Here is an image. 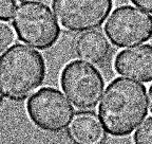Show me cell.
<instances>
[{"instance_id": "obj_1", "label": "cell", "mask_w": 152, "mask_h": 144, "mask_svg": "<svg viewBox=\"0 0 152 144\" xmlns=\"http://www.w3.org/2000/svg\"><path fill=\"white\" fill-rule=\"evenodd\" d=\"M147 113L146 87L127 77H117L108 85L98 107L100 124L113 137L132 134Z\"/></svg>"}, {"instance_id": "obj_2", "label": "cell", "mask_w": 152, "mask_h": 144, "mask_svg": "<svg viewBox=\"0 0 152 144\" xmlns=\"http://www.w3.org/2000/svg\"><path fill=\"white\" fill-rule=\"evenodd\" d=\"M45 73V62L40 53L17 43L0 57V90L10 100H26L42 85Z\"/></svg>"}, {"instance_id": "obj_3", "label": "cell", "mask_w": 152, "mask_h": 144, "mask_svg": "<svg viewBox=\"0 0 152 144\" xmlns=\"http://www.w3.org/2000/svg\"><path fill=\"white\" fill-rule=\"evenodd\" d=\"M13 26L20 40L39 50L54 46L60 35L59 24L51 9L36 1H24L17 5Z\"/></svg>"}, {"instance_id": "obj_4", "label": "cell", "mask_w": 152, "mask_h": 144, "mask_svg": "<svg viewBox=\"0 0 152 144\" xmlns=\"http://www.w3.org/2000/svg\"><path fill=\"white\" fill-rule=\"evenodd\" d=\"M60 84L70 102L81 110L97 105L104 88L102 73L83 60H74L64 68Z\"/></svg>"}, {"instance_id": "obj_5", "label": "cell", "mask_w": 152, "mask_h": 144, "mask_svg": "<svg viewBox=\"0 0 152 144\" xmlns=\"http://www.w3.org/2000/svg\"><path fill=\"white\" fill-rule=\"evenodd\" d=\"M28 118L38 128L49 132L64 130L73 121L74 108L55 88L45 87L36 91L26 103Z\"/></svg>"}, {"instance_id": "obj_6", "label": "cell", "mask_w": 152, "mask_h": 144, "mask_svg": "<svg viewBox=\"0 0 152 144\" xmlns=\"http://www.w3.org/2000/svg\"><path fill=\"white\" fill-rule=\"evenodd\" d=\"M104 32L118 48L137 46L152 38V16L131 5H123L110 15Z\"/></svg>"}, {"instance_id": "obj_7", "label": "cell", "mask_w": 152, "mask_h": 144, "mask_svg": "<svg viewBox=\"0 0 152 144\" xmlns=\"http://www.w3.org/2000/svg\"><path fill=\"white\" fill-rule=\"evenodd\" d=\"M112 0H53L52 7L60 26L71 32L97 29L112 10Z\"/></svg>"}, {"instance_id": "obj_8", "label": "cell", "mask_w": 152, "mask_h": 144, "mask_svg": "<svg viewBox=\"0 0 152 144\" xmlns=\"http://www.w3.org/2000/svg\"><path fill=\"white\" fill-rule=\"evenodd\" d=\"M114 68L124 76L142 83L152 82V46L142 45L119 52Z\"/></svg>"}, {"instance_id": "obj_9", "label": "cell", "mask_w": 152, "mask_h": 144, "mask_svg": "<svg viewBox=\"0 0 152 144\" xmlns=\"http://www.w3.org/2000/svg\"><path fill=\"white\" fill-rule=\"evenodd\" d=\"M110 52V43L102 31L92 30L81 34L76 41V53L81 60L102 64Z\"/></svg>"}, {"instance_id": "obj_10", "label": "cell", "mask_w": 152, "mask_h": 144, "mask_svg": "<svg viewBox=\"0 0 152 144\" xmlns=\"http://www.w3.org/2000/svg\"><path fill=\"white\" fill-rule=\"evenodd\" d=\"M70 134L78 144H98L104 138V128L94 115L79 113L72 121Z\"/></svg>"}, {"instance_id": "obj_11", "label": "cell", "mask_w": 152, "mask_h": 144, "mask_svg": "<svg viewBox=\"0 0 152 144\" xmlns=\"http://www.w3.org/2000/svg\"><path fill=\"white\" fill-rule=\"evenodd\" d=\"M15 32L4 20H0V54L7 50L15 43Z\"/></svg>"}, {"instance_id": "obj_12", "label": "cell", "mask_w": 152, "mask_h": 144, "mask_svg": "<svg viewBox=\"0 0 152 144\" xmlns=\"http://www.w3.org/2000/svg\"><path fill=\"white\" fill-rule=\"evenodd\" d=\"M133 140L135 144H152V117L137 128Z\"/></svg>"}, {"instance_id": "obj_13", "label": "cell", "mask_w": 152, "mask_h": 144, "mask_svg": "<svg viewBox=\"0 0 152 144\" xmlns=\"http://www.w3.org/2000/svg\"><path fill=\"white\" fill-rule=\"evenodd\" d=\"M16 7V0H0V20L11 19Z\"/></svg>"}, {"instance_id": "obj_14", "label": "cell", "mask_w": 152, "mask_h": 144, "mask_svg": "<svg viewBox=\"0 0 152 144\" xmlns=\"http://www.w3.org/2000/svg\"><path fill=\"white\" fill-rule=\"evenodd\" d=\"M134 5L146 11V12L152 13V0H131Z\"/></svg>"}, {"instance_id": "obj_15", "label": "cell", "mask_w": 152, "mask_h": 144, "mask_svg": "<svg viewBox=\"0 0 152 144\" xmlns=\"http://www.w3.org/2000/svg\"><path fill=\"white\" fill-rule=\"evenodd\" d=\"M149 103H150V111L152 112V85L149 89Z\"/></svg>"}, {"instance_id": "obj_16", "label": "cell", "mask_w": 152, "mask_h": 144, "mask_svg": "<svg viewBox=\"0 0 152 144\" xmlns=\"http://www.w3.org/2000/svg\"><path fill=\"white\" fill-rule=\"evenodd\" d=\"M2 98H3V94H2V92H1V90H0V103L2 102Z\"/></svg>"}]
</instances>
